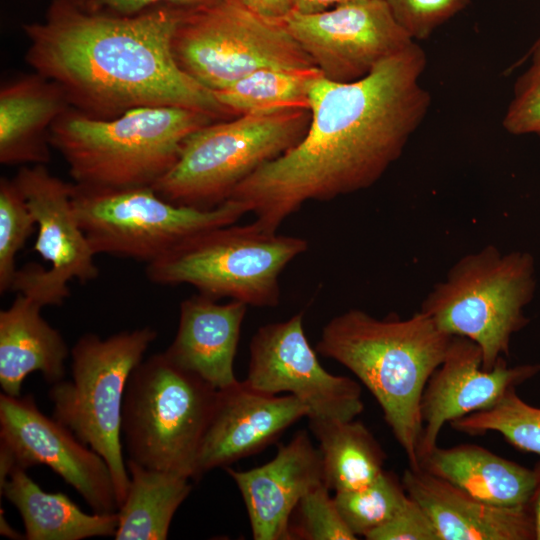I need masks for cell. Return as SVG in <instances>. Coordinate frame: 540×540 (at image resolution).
Segmentation results:
<instances>
[{
    "label": "cell",
    "mask_w": 540,
    "mask_h": 540,
    "mask_svg": "<svg viewBox=\"0 0 540 540\" xmlns=\"http://www.w3.org/2000/svg\"><path fill=\"white\" fill-rule=\"evenodd\" d=\"M401 480L428 514L439 540H535L529 505L483 502L421 468L408 467Z\"/></svg>",
    "instance_id": "cell-19"
},
{
    "label": "cell",
    "mask_w": 540,
    "mask_h": 540,
    "mask_svg": "<svg viewBox=\"0 0 540 540\" xmlns=\"http://www.w3.org/2000/svg\"><path fill=\"white\" fill-rule=\"evenodd\" d=\"M217 390L165 352L142 360L129 377L122 407L129 459L194 480Z\"/></svg>",
    "instance_id": "cell-7"
},
{
    "label": "cell",
    "mask_w": 540,
    "mask_h": 540,
    "mask_svg": "<svg viewBox=\"0 0 540 540\" xmlns=\"http://www.w3.org/2000/svg\"><path fill=\"white\" fill-rule=\"evenodd\" d=\"M247 306L237 300L218 304L201 293L182 301L177 333L165 354L216 389L231 386Z\"/></svg>",
    "instance_id": "cell-20"
},
{
    "label": "cell",
    "mask_w": 540,
    "mask_h": 540,
    "mask_svg": "<svg viewBox=\"0 0 540 540\" xmlns=\"http://www.w3.org/2000/svg\"><path fill=\"white\" fill-rule=\"evenodd\" d=\"M309 122L305 108L211 122L186 138L177 162L152 187L169 202L214 208L259 167L294 147Z\"/></svg>",
    "instance_id": "cell-8"
},
{
    "label": "cell",
    "mask_w": 540,
    "mask_h": 540,
    "mask_svg": "<svg viewBox=\"0 0 540 540\" xmlns=\"http://www.w3.org/2000/svg\"><path fill=\"white\" fill-rule=\"evenodd\" d=\"M73 207L96 255L151 263L191 236L237 222L247 208L229 198L202 209L162 198L152 186L88 188L73 184Z\"/></svg>",
    "instance_id": "cell-10"
},
{
    "label": "cell",
    "mask_w": 540,
    "mask_h": 540,
    "mask_svg": "<svg viewBox=\"0 0 540 540\" xmlns=\"http://www.w3.org/2000/svg\"><path fill=\"white\" fill-rule=\"evenodd\" d=\"M211 115L185 107L135 108L109 118L68 108L50 129V144L74 184L88 188L153 186L177 162L186 138Z\"/></svg>",
    "instance_id": "cell-4"
},
{
    "label": "cell",
    "mask_w": 540,
    "mask_h": 540,
    "mask_svg": "<svg viewBox=\"0 0 540 540\" xmlns=\"http://www.w3.org/2000/svg\"><path fill=\"white\" fill-rule=\"evenodd\" d=\"M307 249L305 239L279 235L256 220L219 226L191 236L146 264V276L160 285H192L216 300L275 307L281 272Z\"/></svg>",
    "instance_id": "cell-6"
},
{
    "label": "cell",
    "mask_w": 540,
    "mask_h": 540,
    "mask_svg": "<svg viewBox=\"0 0 540 540\" xmlns=\"http://www.w3.org/2000/svg\"><path fill=\"white\" fill-rule=\"evenodd\" d=\"M539 43H540V35L532 45L539 44Z\"/></svg>",
    "instance_id": "cell-40"
},
{
    "label": "cell",
    "mask_w": 540,
    "mask_h": 540,
    "mask_svg": "<svg viewBox=\"0 0 540 540\" xmlns=\"http://www.w3.org/2000/svg\"><path fill=\"white\" fill-rule=\"evenodd\" d=\"M186 11L161 6L129 16L52 0L23 25L26 62L63 90L70 107L109 119L141 107L178 106L215 119L233 113L177 64L172 39Z\"/></svg>",
    "instance_id": "cell-2"
},
{
    "label": "cell",
    "mask_w": 540,
    "mask_h": 540,
    "mask_svg": "<svg viewBox=\"0 0 540 540\" xmlns=\"http://www.w3.org/2000/svg\"><path fill=\"white\" fill-rule=\"evenodd\" d=\"M354 0H298L297 10L300 13H316L327 10L331 5H338Z\"/></svg>",
    "instance_id": "cell-38"
},
{
    "label": "cell",
    "mask_w": 540,
    "mask_h": 540,
    "mask_svg": "<svg viewBox=\"0 0 540 540\" xmlns=\"http://www.w3.org/2000/svg\"><path fill=\"white\" fill-rule=\"evenodd\" d=\"M0 532L1 535L9 537L11 539H25V535L19 534L17 531L13 530L10 525L7 523L5 517H3V510L1 509L0 513Z\"/></svg>",
    "instance_id": "cell-39"
},
{
    "label": "cell",
    "mask_w": 540,
    "mask_h": 540,
    "mask_svg": "<svg viewBox=\"0 0 540 540\" xmlns=\"http://www.w3.org/2000/svg\"><path fill=\"white\" fill-rule=\"evenodd\" d=\"M529 67L517 78L512 99L503 117V128L512 135H537L540 137V43L508 68L514 71L526 60Z\"/></svg>",
    "instance_id": "cell-32"
},
{
    "label": "cell",
    "mask_w": 540,
    "mask_h": 540,
    "mask_svg": "<svg viewBox=\"0 0 540 540\" xmlns=\"http://www.w3.org/2000/svg\"><path fill=\"white\" fill-rule=\"evenodd\" d=\"M281 23L323 77L334 82L361 79L414 42L386 0H354L316 13L294 11Z\"/></svg>",
    "instance_id": "cell-13"
},
{
    "label": "cell",
    "mask_w": 540,
    "mask_h": 540,
    "mask_svg": "<svg viewBox=\"0 0 540 540\" xmlns=\"http://www.w3.org/2000/svg\"><path fill=\"white\" fill-rule=\"evenodd\" d=\"M36 224L27 201L13 179L0 180V293L11 290L16 275L15 256Z\"/></svg>",
    "instance_id": "cell-30"
},
{
    "label": "cell",
    "mask_w": 540,
    "mask_h": 540,
    "mask_svg": "<svg viewBox=\"0 0 540 540\" xmlns=\"http://www.w3.org/2000/svg\"><path fill=\"white\" fill-rule=\"evenodd\" d=\"M303 319L298 312L258 328L250 342L245 380L266 393L295 396L308 408L307 418L355 419L364 410L360 384L325 370L306 337Z\"/></svg>",
    "instance_id": "cell-14"
},
{
    "label": "cell",
    "mask_w": 540,
    "mask_h": 540,
    "mask_svg": "<svg viewBox=\"0 0 540 540\" xmlns=\"http://www.w3.org/2000/svg\"><path fill=\"white\" fill-rule=\"evenodd\" d=\"M450 424L468 435L499 433L515 448L540 455V408L526 403L516 388L507 391L488 410L471 413Z\"/></svg>",
    "instance_id": "cell-28"
},
{
    "label": "cell",
    "mask_w": 540,
    "mask_h": 540,
    "mask_svg": "<svg viewBox=\"0 0 540 540\" xmlns=\"http://www.w3.org/2000/svg\"><path fill=\"white\" fill-rule=\"evenodd\" d=\"M322 75L317 67L307 69H261L214 92L233 114L269 113L309 105V90Z\"/></svg>",
    "instance_id": "cell-27"
},
{
    "label": "cell",
    "mask_w": 540,
    "mask_h": 540,
    "mask_svg": "<svg viewBox=\"0 0 540 540\" xmlns=\"http://www.w3.org/2000/svg\"><path fill=\"white\" fill-rule=\"evenodd\" d=\"M534 471L536 482L528 505L533 518L535 540H540V461L536 464Z\"/></svg>",
    "instance_id": "cell-37"
},
{
    "label": "cell",
    "mask_w": 540,
    "mask_h": 540,
    "mask_svg": "<svg viewBox=\"0 0 540 540\" xmlns=\"http://www.w3.org/2000/svg\"><path fill=\"white\" fill-rule=\"evenodd\" d=\"M244 501L255 540H289V521L301 498L323 483L319 448L305 430L250 470L225 467Z\"/></svg>",
    "instance_id": "cell-18"
},
{
    "label": "cell",
    "mask_w": 540,
    "mask_h": 540,
    "mask_svg": "<svg viewBox=\"0 0 540 540\" xmlns=\"http://www.w3.org/2000/svg\"><path fill=\"white\" fill-rule=\"evenodd\" d=\"M84 11L119 16H129L144 11L169 6L186 12L214 6L225 0H70Z\"/></svg>",
    "instance_id": "cell-35"
},
{
    "label": "cell",
    "mask_w": 540,
    "mask_h": 540,
    "mask_svg": "<svg viewBox=\"0 0 540 540\" xmlns=\"http://www.w3.org/2000/svg\"><path fill=\"white\" fill-rule=\"evenodd\" d=\"M258 16L274 22H282L297 10L298 0H239Z\"/></svg>",
    "instance_id": "cell-36"
},
{
    "label": "cell",
    "mask_w": 540,
    "mask_h": 540,
    "mask_svg": "<svg viewBox=\"0 0 540 540\" xmlns=\"http://www.w3.org/2000/svg\"><path fill=\"white\" fill-rule=\"evenodd\" d=\"M451 339L421 310L406 319H379L350 309L323 327L316 345L319 354L345 366L374 396L412 469H420L422 395Z\"/></svg>",
    "instance_id": "cell-3"
},
{
    "label": "cell",
    "mask_w": 540,
    "mask_h": 540,
    "mask_svg": "<svg viewBox=\"0 0 540 540\" xmlns=\"http://www.w3.org/2000/svg\"><path fill=\"white\" fill-rule=\"evenodd\" d=\"M420 468L497 506L528 505L536 482L534 469L475 444L437 445L421 460Z\"/></svg>",
    "instance_id": "cell-23"
},
{
    "label": "cell",
    "mask_w": 540,
    "mask_h": 540,
    "mask_svg": "<svg viewBox=\"0 0 540 540\" xmlns=\"http://www.w3.org/2000/svg\"><path fill=\"white\" fill-rule=\"evenodd\" d=\"M70 105L59 85L34 73L5 82L0 89V162L46 164L50 129Z\"/></svg>",
    "instance_id": "cell-21"
},
{
    "label": "cell",
    "mask_w": 540,
    "mask_h": 540,
    "mask_svg": "<svg viewBox=\"0 0 540 540\" xmlns=\"http://www.w3.org/2000/svg\"><path fill=\"white\" fill-rule=\"evenodd\" d=\"M308 415V408L295 396L266 393L246 380L218 389L194 480L260 452Z\"/></svg>",
    "instance_id": "cell-17"
},
{
    "label": "cell",
    "mask_w": 540,
    "mask_h": 540,
    "mask_svg": "<svg viewBox=\"0 0 540 540\" xmlns=\"http://www.w3.org/2000/svg\"><path fill=\"white\" fill-rule=\"evenodd\" d=\"M356 539L324 484L304 495L290 517L289 540Z\"/></svg>",
    "instance_id": "cell-31"
},
{
    "label": "cell",
    "mask_w": 540,
    "mask_h": 540,
    "mask_svg": "<svg viewBox=\"0 0 540 540\" xmlns=\"http://www.w3.org/2000/svg\"><path fill=\"white\" fill-rule=\"evenodd\" d=\"M536 290L530 253H502L487 245L460 258L437 283L420 310L451 336L466 337L482 352L483 369L509 355L512 336L529 320L524 308Z\"/></svg>",
    "instance_id": "cell-5"
},
{
    "label": "cell",
    "mask_w": 540,
    "mask_h": 540,
    "mask_svg": "<svg viewBox=\"0 0 540 540\" xmlns=\"http://www.w3.org/2000/svg\"><path fill=\"white\" fill-rule=\"evenodd\" d=\"M38 225L34 246L50 263H28L17 270L11 290L42 306L61 305L70 295L68 283H87L99 276L93 251L76 216L73 184L52 175L45 164L22 166L14 177Z\"/></svg>",
    "instance_id": "cell-12"
},
{
    "label": "cell",
    "mask_w": 540,
    "mask_h": 540,
    "mask_svg": "<svg viewBox=\"0 0 540 540\" xmlns=\"http://www.w3.org/2000/svg\"><path fill=\"white\" fill-rule=\"evenodd\" d=\"M0 494L19 511L27 540H82L114 536L118 513L83 512L67 495L48 493L26 473L15 467Z\"/></svg>",
    "instance_id": "cell-24"
},
{
    "label": "cell",
    "mask_w": 540,
    "mask_h": 540,
    "mask_svg": "<svg viewBox=\"0 0 540 540\" xmlns=\"http://www.w3.org/2000/svg\"><path fill=\"white\" fill-rule=\"evenodd\" d=\"M172 51L179 67L213 93L257 70L316 67L281 22L258 16L239 0L186 12Z\"/></svg>",
    "instance_id": "cell-11"
},
{
    "label": "cell",
    "mask_w": 540,
    "mask_h": 540,
    "mask_svg": "<svg viewBox=\"0 0 540 540\" xmlns=\"http://www.w3.org/2000/svg\"><path fill=\"white\" fill-rule=\"evenodd\" d=\"M319 443L323 483L336 492L373 482L383 471L386 454L370 430L355 419L308 418Z\"/></svg>",
    "instance_id": "cell-26"
},
{
    "label": "cell",
    "mask_w": 540,
    "mask_h": 540,
    "mask_svg": "<svg viewBox=\"0 0 540 540\" xmlns=\"http://www.w3.org/2000/svg\"><path fill=\"white\" fill-rule=\"evenodd\" d=\"M42 307L19 293L0 311V385L7 395L21 396L24 379L34 371L51 385L64 379L71 351L61 333L41 316Z\"/></svg>",
    "instance_id": "cell-22"
},
{
    "label": "cell",
    "mask_w": 540,
    "mask_h": 540,
    "mask_svg": "<svg viewBox=\"0 0 540 540\" xmlns=\"http://www.w3.org/2000/svg\"><path fill=\"white\" fill-rule=\"evenodd\" d=\"M426 64L414 41L361 79L341 83L317 77L309 90L310 122L303 138L259 167L229 198L277 232L308 201L372 186L428 113L431 96L421 84Z\"/></svg>",
    "instance_id": "cell-1"
},
{
    "label": "cell",
    "mask_w": 540,
    "mask_h": 540,
    "mask_svg": "<svg viewBox=\"0 0 540 540\" xmlns=\"http://www.w3.org/2000/svg\"><path fill=\"white\" fill-rule=\"evenodd\" d=\"M539 372L540 364L510 367L505 357L499 358L492 369H483L480 347L466 337L452 336L442 363L428 380L422 395L419 463L437 446L447 422L488 410L507 391Z\"/></svg>",
    "instance_id": "cell-16"
},
{
    "label": "cell",
    "mask_w": 540,
    "mask_h": 540,
    "mask_svg": "<svg viewBox=\"0 0 540 540\" xmlns=\"http://www.w3.org/2000/svg\"><path fill=\"white\" fill-rule=\"evenodd\" d=\"M408 497L402 480L386 470L362 488L334 494L344 521L357 538H365L388 521Z\"/></svg>",
    "instance_id": "cell-29"
},
{
    "label": "cell",
    "mask_w": 540,
    "mask_h": 540,
    "mask_svg": "<svg viewBox=\"0 0 540 540\" xmlns=\"http://www.w3.org/2000/svg\"><path fill=\"white\" fill-rule=\"evenodd\" d=\"M130 483L119 507L115 540H165L175 512L191 492V478L126 461Z\"/></svg>",
    "instance_id": "cell-25"
},
{
    "label": "cell",
    "mask_w": 540,
    "mask_h": 540,
    "mask_svg": "<svg viewBox=\"0 0 540 540\" xmlns=\"http://www.w3.org/2000/svg\"><path fill=\"white\" fill-rule=\"evenodd\" d=\"M156 338L157 331L150 326L105 339L84 334L71 349V379L54 383L49 390L52 416L106 461L119 507L130 483L121 443L125 390Z\"/></svg>",
    "instance_id": "cell-9"
},
{
    "label": "cell",
    "mask_w": 540,
    "mask_h": 540,
    "mask_svg": "<svg viewBox=\"0 0 540 540\" xmlns=\"http://www.w3.org/2000/svg\"><path fill=\"white\" fill-rule=\"evenodd\" d=\"M365 539L439 540L428 514L410 496L388 521L369 533Z\"/></svg>",
    "instance_id": "cell-34"
},
{
    "label": "cell",
    "mask_w": 540,
    "mask_h": 540,
    "mask_svg": "<svg viewBox=\"0 0 540 540\" xmlns=\"http://www.w3.org/2000/svg\"><path fill=\"white\" fill-rule=\"evenodd\" d=\"M470 0H386L390 11L412 40L428 38L463 10Z\"/></svg>",
    "instance_id": "cell-33"
},
{
    "label": "cell",
    "mask_w": 540,
    "mask_h": 540,
    "mask_svg": "<svg viewBox=\"0 0 540 540\" xmlns=\"http://www.w3.org/2000/svg\"><path fill=\"white\" fill-rule=\"evenodd\" d=\"M0 450L9 455L15 467H50L94 512L118 511L106 461L68 427L43 414L31 394H0Z\"/></svg>",
    "instance_id": "cell-15"
}]
</instances>
